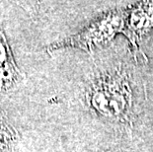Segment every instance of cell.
I'll use <instances>...</instances> for the list:
<instances>
[{
    "mask_svg": "<svg viewBox=\"0 0 153 152\" xmlns=\"http://www.w3.org/2000/svg\"><path fill=\"white\" fill-rule=\"evenodd\" d=\"M153 28V2H140L131 9L126 17L123 34L136 44Z\"/></svg>",
    "mask_w": 153,
    "mask_h": 152,
    "instance_id": "3",
    "label": "cell"
},
{
    "mask_svg": "<svg viewBox=\"0 0 153 152\" xmlns=\"http://www.w3.org/2000/svg\"><path fill=\"white\" fill-rule=\"evenodd\" d=\"M128 14L123 10H114L101 16L79 34L53 44L50 50L57 47H75L91 51L106 44L115 36L123 32Z\"/></svg>",
    "mask_w": 153,
    "mask_h": 152,
    "instance_id": "2",
    "label": "cell"
},
{
    "mask_svg": "<svg viewBox=\"0 0 153 152\" xmlns=\"http://www.w3.org/2000/svg\"><path fill=\"white\" fill-rule=\"evenodd\" d=\"M87 100L90 107L102 117L113 121L128 118L132 109V92L126 77L108 75L91 86Z\"/></svg>",
    "mask_w": 153,
    "mask_h": 152,
    "instance_id": "1",
    "label": "cell"
}]
</instances>
